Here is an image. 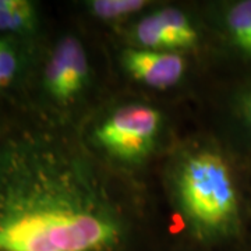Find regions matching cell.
Here are the masks:
<instances>
[{
	"mask_svg": "<svg viewBox=\"0 0 251 251\" xmlns=\"http://www.w3.org/2000/svg\"><path fill=\"white\" fill-rule=\"evenodd\" d=\"M120 224L84 171L44 148L0 155V251H106Z\"/></svg>",
	"mask_w": 251,
	"mask_h": 251,
	"instance_id": "obj_1",
	"label": "cell"
},
{
	"mask_svg": "<svg viewBox=\"0 0 251 251\" xmlns=\"http://www.w3.org/2000/svg\"><path fill=\"white\" fill-rule=\"evenodd\" d=\"M179 196L188 221L201 233H224L237 218V194L226 162L214 152L191 155L180 169Z\"/></svg>",
	"mask_w": 251,
	"mask_h": 251,
	"instance_id": "obj_2",
	"label": "cell"
},
{
	"mask_svg": "<svg viewBox=\"0 0 251 251\" xmlns=\"http://www.w3.org/2000/svg\"><path fill=\"white\" fill-rule=\"evenodd\" d=\"M159 112L147 105H128L116 110L97 130L102 147L123 161L144 158L159 130Z\"/></svg>",
	"mask_w": 251,
	"mask_h": 251,
	"instance_id": "obj_3",
	"label": "cell"
},
{
	"mask_svg": "<svg viewBox=\"0 0 251 251\" xmlns=\"http://www.w3.org/2000/svg\"><path fill=\"white\" fill-rule=\"evenodd\" d=\"M88 78V60L81 42L66 36L56 45L45 67V88L59 102L80 94Z\"/></svg>",
	"mask_w": 251,
	"mask_h": 251,
	"instance_id": "obj_4",
	"label": "cell"
},
{
	"mask_svg": "<svg viewBox=\"0 0 251 251\" xmlns=\"http://www.w3.org/2000/svg\"><path fill=\"white\" fill-rule=\"evenodd\" d=\"M125 67L135 80L153 88H168L183 77L186 69L180 54L168 50L130 49L123 57Z\"/></svg>",
	"mask_w": 251,
	"mask_h": 251,
	"instance_id": "obj_5",
	"label": "cell"
},
{
	"mask_svg": "<svg viewBox=\"0 0 251 251\" xmlns=\"http://www.w3.org/2000/svg\"><path fill=\"white\" fill-rule=\"evenodd\" d=\"M36 24L35 6L27 0H0V31L27 34Z\"/></svg>",
	"mask_w": 251,
	"mask_h": 251,
	"instance_id": "obj_6",
	"label": "cell"
},
{
	"mask_svg": "<svg viewBox=\"0 0 251 251\" xmlns=\"http://www.w3.org/2000/svg\"><path fill=\"white\" fill-rule=\"evenodd\" d=\"M155 16L171 39L173 49L188 48L197 42V32L190 24L187 17L176 9H163Z\"/></svg>",
	"mask_w": 251,
	"mask_h": 251,
	"instance_id": "obj_7",
	"label": "cell"
},
{
	"mask_svg": "<svg viewBox=\"0 0 251 251\" xmlns=\"http://www.w3.org/2000/svg\"><path fill=\"white\" fill-rule=\"evenodd\" d=\"M226 25L236 46L251 56V0L239 1L229 10Z\"/></svg>",
	"mask_w": 251,
	"mask_h": 251,
	"instance_id": "obj_8",
	"label": "cell"
},
{
	"mask_svg": "<svg viewBox=\"0 0 251 251\" xmlns=\"http://www.w3.org/2000/svg\"><path fill=\"white\" fill-rule=\"evenodd\" d=\"M135 35L144 49L151 50H171L173 49L169 36L159 24L155 14L143 18L135 29Z\"/></svg>",
	"mask_w": 251,
	"mask_h": 251,
	"instance_id": "obj_9",
	"label": "cell"
},
{
	"mask_svg": "<svg viewBox=\"0 0 251 251\" xmlns=\"http://www.w3.org/2000/svg\"><path fill=\"white\" fill-rule=\"evenodd\" d=\"M145 4L144 0H94L90 3V7L99 18L112 20L135 13Z\"/></svg>",
	"mask_w": 251,
	"mask_h": 251,
	"instance_id": "obj_10",
	"label": "cell"
},
{
	"mask_svg": "<svg viewBox=\"0 0 251 251\" xmlns=\"http://www.w3.org/2000/svg\"><path fill=\"white\" fill-rule=\"evenodd\" d=\"M243 112H244V116H246L251 127V92L246 97L244 102H243Z\"/></svg>",
	"mask_w": 251,
	"mask_h": 251,
	"instance_id": "obj_11",
	"label": "cell"
},
{
	"mask_svg": "<svg viewBox=\"0 0 251 251\" xmlns=\"http://www.w3.org/2000/svg\"><path fill=\"white\" fill-rule=\"evenodd\" d=\"M1 87H4V84H3V81L0 80V88H1Z\"/></svg>",
	"mask_w": 251,
	"mask_h": 251,
	"instance_id": "obj_12",
	"label": "cell"
}]
</instances>
